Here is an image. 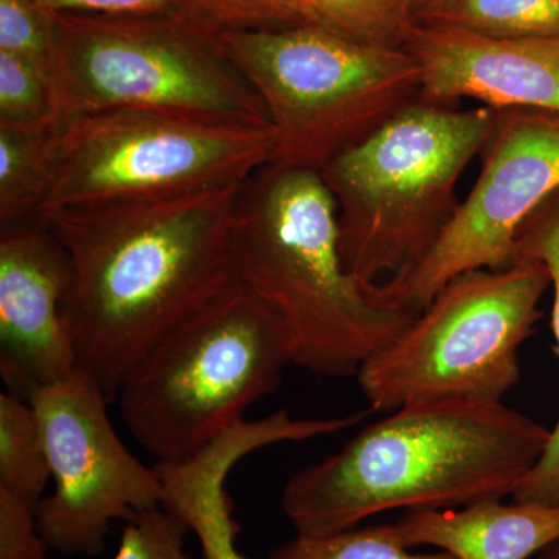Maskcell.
I'll use <instances>...</instances> for the list:
<instances>
[{
	"instance_id": "24",
	"label": "cell",
	"mask_w": 559,
	"mask_h": 559,
	"mask_svg": "<svg viewBox=\"0 0 559 559\" xmlns=\"http://www.w3.org/2000/svg\"><path fill=\"white\" fill-rule=\"evenodd\" d=\"M198 11L202 24L216 33L312 24L304 0H198Z\"/></svg>"
},
{
	"instance_id": "9",
	"label": "cell",
	"mask_w": 559,
	"mask_h": 559,
	"mask_svg": "<svg viewBox=\"0 0 559 559\" xmlns=\"http://www.w3.org/2000/svg\"><path fill=\"white\" fill-rule=\"evenodd\" d=\"M274 153L271 127H241L148 109L66 120L43 215L103 202L153 200L242 182Z\"/></svg>"
},
{
	"instance_id": "6",
	"label": "cell",
	"mask_w": 559,
	"mask_h": 559,
	"mask_svg": "<svg viewBox=\"0 0 559 559\" xmlns=\"http://www.w3.org/2000/svg\"><path fill=\"white\" fill-rule=\"evenodd\" d=\"M218 44L267 110L274 164L319 170L421 92V66L409 50L319 25L224 31Z\"/></svg>"
},
{
	"instance_id": "15",
	"label": "cell",
	"mask_w": 559,
	"mask_h": 559,
	"mask_svg": "<svg viewBox=\"0 0 559 559\" xmlns=\"http://www.w3.org/2000/svg\"><path fill=\"white\" fill-rule=\"evenodd\" d=\"M248 455L235 433H226L191 457L156 463L164 488L162 507L197 533L204 559H248L235 547L237 524L226 491L234 466Z\"/></svg>"
},
{
	"instance_id": "26",
	"label": "cell",
	"mask_w": 559,
	"mask_h": 559,
	"mask_svg": "<svg viewBox=\"0 0 559 559\" xmlns=\"http://www.w3.org/2000/svg\"><path fill=\"white\" fill-rule=\"evenodd\" d=\"M33 2L51 13L178 20L205 27L200 20L198 0H33Z\"/></svg>"
},
{
	"instance_id": "13",
	"label": "cell",
	"mask_w": 559,
	"mask_h": 559,
	"mask_svg": "<svg viewBox=\"0 0 559 559\" xmlns=\"http://www.w3.org/2000/svg\"><path fill=\"white\" fill-rule=\"evenodd\" d=\"M404 49L421 66L426 102L559 114V38H499L415 22Z\"/></svg>"
},
{
	"instance_id": "3",
	"label": "cell",
	"mask_w": 559,
	"mask_h": 559,
	"mask_svg": "<svg viewBox=\"0 0 559 559\" xmlns=\"http://www.w3.org/2000/svg\"><path fill=\"white\" fill-rule=\"evenodd\" d=\"M231 261L285 323L294 366L320 377H356L417 318L382 307L345 270L336 202L314 168L267 162L242 182Z\"/></svg>"
},
{
	"instance_id": "20",
	"label": "cell",
	"mask_w": 559,
	"mask_h": 559,
	"mask_svg": "<svg viewBox=\"0 0 559 559\" xmlns=\"http://www.w3.org/2000/svg\"><path fill=\"white\" fill-rule=\"evenodd\" d=\"M312 24L360 43L404 47L415 21L401 0H304Z\"/></svg>"
},
{
	"instance_id": "8",
	"label": "cell",
	"mask_w": 559,
	"mask_h": 559,
	"mask_svg": "<svg viewBox=\"0 0 559 559\" xmlns=\"http://www.w3.org/2000/svg\"><path fill=\"white\" fill-rule=\"evenodd\" d=\"M550 288L538 261L506 270L466 272L451 280L414 322L360 370L371 411L421 401H503L521 381L520 352Z\"/></svg>"
},
{
	"instance_id": "1",
	"label": "cell",
	"mask_w": 559,
	"mask_h": 559,
	"mask_svg": "<svg viewBox=\"0 0 559 559\" xmlns=\"http://www.w3.org/2000/svg\"><path fill=\"white\" fill-rule=\"evenodd\" d=\"M242 182L44 216L72 270L62 319L79 367L109 403L139 360L235 277L231 230Z\"/></svg>"
},
{
	"instance_id": "28",
	"label": "cell",
	"mask_w": 559,
	"mask_h": 559,
	"mask_svg": "<svg viewBox=\"0 0 559 559\" xmlns=\"http://www.w3.org/2000/svg\"><path fill=\"white\" fill-rule=\"evenodd\" d=\"M401 2H403L407 11H409L412 20L417 22L426 11L433 9L441 0H401Z\"/></svg>"
},
{
	"instance_id": "19",
	"label": "cell",
	"mask_w": 559,
	"mask_h": 559,
	"mask_svg": "<svg viewBox=\"0 0 559 559\" xmlns=\"http://www.w3.org/2000/svg\"><path fill=\"white\" fill-rule=\"evenodd\" d=\"M417 24L499 38H559V0H441Z\"/></svg>"
},
{
	"instance_id": "23",
	"label": "cell",
	"mask_w": 559,
	"mask_h": 559,
	"mask_svg": "<svg viewBox=\"0 0 559 559\" xmlns=\"http://www.w3.org/2000/svg\"><path fill=\"white\" fill-rule=\"evenodd\" d=\"M0 51L57 79L58 46L53 13L33 0H0Z\"/></svg>"
},
{
	"instance_id": "10",
	"label": "cell",
	"mask_w": 559,
	"mask_h": 559,
	"mask_svg": "<svg viewBox=\"0 0 559 559\" xmlns=\"http://www.w3.org/2000/svg\"><path fill=\"white\" fill-rule=\"evenodd\" d=\"M484 165L429 252L400 277L371 286L385 308L418 316L451 280L506 270L525 221L559 190V114L499 110Z\"/></svg>"
},
{
	"instance_id": "2",
	"label": "cell",
	"mask_w": 559,
	"mask_h": 559,
	"mask_svg": "<svg viewBox=\"0 0 559 559\" xmlns=\"http://www.w3.org/2000/svg\"><path fill=\"white\" fill-rule=\"evenodd\" d=\"M550 429L503 401H421L366 426L297 471L282 495L297 535H329L392 510H443L513 496Z\"/></svg>"
},
{
	"instance_id": "12",
	"label": "cell",
	"mask_w": 559,
	"mask_h": 559,
	"mask_svg": "<svg viewBox=\"0 0 559 559\" xmlns=\"http://www.w3.org/2000/svg\"><path fill=\"white\" fill-rule=\"evenodd\" d=\"M72 270L46 223L0 227V374L10 393H33L79 369L64 319Z\"/></svg>"
},
{
	"instance_id": "14",
	"label": "cell",
	"mask_w": 559,
	"mask_h": 559,
	"mask_svg": "<svg viewBox=\"0 0 559 559\" xmlns=\"http://www.w3.org/2000/svg\"><path fill=\"white\" fill-rule=\"evenodd\" d=\"M395 525L411 549L432 547L454 559H533L559 539V509L496 499L404 511Z\"/></svg>"
},
{
	"instance_id": "25",
	"label": "cell",
	"mask_w": 559,
	"mask_h": 559,
	"mask_svg": "<svg viewBox=\"0 0 559 559\" xmlns=\"http://www.w3.org/2000/svg\"><path fill=\"white\" fill-rule=\"evenodd\" d=\"M127 522L114 559H191L183 550L189 527L164 507Z\"/></svg>"
},
{
	"instance_id": "22",
	"label": "cell",
	"mask_w": 559,
	"mask_h": 559,
	"mask_svg": "<svg viewBox=\"0 0 559 559\" xmlns=\"http://www.w3.org/2000/svg\"><path fill=\"white\" fill-rule=\"evenodd\" d=\"M64 123L57 79L0 51V124L51 128Z\"/></svg>"
},
{
	"instance_id": "18",
	"label": "cell",
	"mask_w": 559,
	"mask_h": 559,
	"mask_svg": "<svg viewBox=\"0 0 559 559\" xmlns=\"http://www.w3.org/2000/svg\"><path fill=\"white\" fill-rule=\"evenodd\" d=\"M51 480L49 455L31 401L0 395V488L38 507Z\"/></svg>"
},
{
	"instance_id": "11",
	"label": "cell",
	"mask_w": 559,
	"mask_h": 559,
	"mask_svg": "<svg viewBox=\"0 0 559 559\" xmlns=\"http://www.w3.org/2000/svg\"><path fill=\"white\" fill-rule=\"evenodd\" d=\"M53 492L38 506V524L51 549L98 555L110 524L162 507L164 488L121 441L108 414L109 401L87 371L33 393Z\"/></svg>"
},
{
	"instance_id": "29",
	"label": "cell",
	"mask_w": 559,
	"mask_h": 559,
	"mask_svg": "<svg viewBox=\"0 0 559 559\" xmlns=\"http://www.w3.org/2000/svg\"><path fill=\"white\" fill-rule=\"evenodd\" d=\"M533 559H559V539L555 540L546 550L540 551L538 557Z\"/></svg>"
},
{
	"instance_id": "17",
	"label": "cell",
	"mask_w": 559,
	"mask_h": 559,
	"mask_svg": "<svg viewBox=\"0 0 559 559\" xmlns=\"http://www.w3.org/2000/svg\"><path fill=\"white\" fill-rule=\"evenodd\" d=\"M524 261H538L549 272L554 289L551 330L559 358V190L525 221L518 234L511 264ZM511 499L559 509V418L550 429L546 451L514 489Z\"/></svg>"
},
{
	"instance_id": "7",
	"label": "cell",
	"mask_w": 559,
	"mask_h": 559,
	"mask_svg": "<svg viewBox=\"0 0 559 559\" xmlns=\"http://www.w3.org/2000/svg\"><path fill=\"white\" fill-rule=\"evenodd\" d=\"M64 119L148 109L241 127L267 110L223 53L218 33L178 20L53 13Z\"/></svg>"
},
{
	"instance_id": "21",
	"label": "cell",
	"mask_w": 559,
	"mask_h": 559,
	"mask_svg": "<svg viewBox=\"0 0 559 559\" xmlns=\"http://www.w3.org/2000/svg\"><path fill=\"white\" fill-rule=\"evenodd\" d=\"M267 559H454L447 551H415L395 524L352 527L329 535H297Z\"/></svg>"
},
{
	"instance_id": "5",
	"label": "cell",
	"mask_w": 559,
	"mask_h": 559,
	"mask_svg": "<svg viewBox=\"0 0 559 559\" xmlns=\"http://www.w3.org/2000/svg\"><path fill=\"white\" fill-rule=\"evenodd\" d=\"M290 364L285 323L234 277L139 360L116 401L157 463L180 462L241 423Z\"/></svg>"
},
{
	"instance_id": "16",
	"label": "cell",
	"mask_w": 559,
	"mask_h": 559,
	"mask_svg": "<svg viewBox=\"0 0 559 559\" xmlns=\"http://www.w3.org/2000/svg\"><path fill=\"white\" fill-rule=\"evenodd\" d=\"M62 127L0 124V227L39 223L53 186Z\"/></svg>"
},
{
	"instance_id": "4",
	"label": "cell",
	"mask_w": 559,
	"mask_h": 559,
	"mask_svg": "<svg viewBox=\"0 0 559 559\" xmlns=\"http://www.w3.org/2000/svg\"><path fill=\"white\" fill-rule=\"evenodd\" d=\"M499 109L412 103L319 168L333 194L345 270L367 290L406 274L457 210V183Z\"/></svg>"
},
{
	"instance_id": "27",
	"label": "cell",
	"mask_w": 559,
	"mask_h": 559,
	"mask_svg": "<svg viewBox=\"0 0 559 559\" xmlns=\"http://www.w3.org/2000/svg\"><path fill=\"white\" fill-rule=\"evenodd\" d=\"M50 546L38 524V507L0 488V559H47Z\"/></svg>"
}]
</instances>
